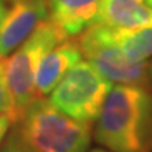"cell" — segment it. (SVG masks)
<instances>
[{"label":"cell","mask_w":152,"mask_h":152,"mask_svg":"<svg viewBox=\"0 0 152 152\" xmlns=\"http://www.w3.org/2000/svg\"><path fill=\"white\" fill-rule=\"evenodd\" d=\"M111 82L87 61H79L51 92V103L79 121L92 124L100 114Z\"/></svg>","instance_id":"obj_5"},{"label":"cell","mask_w":152,"mask_h":152,"mask_svg":"<svg viewBox=\"0 0 152 152\" xmlns=\"http://www.w3.org/2000/svg\"><path fill=\"white\" fill-rule=\"evenodd\" d=\"M3 56H0V115H7L10 121L14 120V110H13V100H11L9 87L6 83L4 76V65H3Z\"/></svg>","instance_id":"obj_11"},{"label":"cell","mask_w":152,"mask_h":152,"mask_svg":"<svg viewBox=\"0 0 152 152\" xmlns=\"http://www.w3.org/2000/svg\"><path fill=\"white\" fill-rule=\"evenodd\" d=\"M80 58L82 52L76 41L65 39L48 51L41 58L35 72V99L44 97L52 92L61 79L66 75V72L76 65Z\"/></svg>","instance_id":"obj_7"},{"label":"cell","mask_w":152,"mask_h":152,"mask_svg":"<svg viewBox=\"0 0 152 152\" xmlns=\"http://www.w3.org/2000/svg\"><path fill=\"white\" fill-rule=\"evenodd\" d=\"M0 152H37L28 142L23 138L18 130H14L10 135L6 138L4 144L0 148Z\"/></svg>","instance_id":"obj_12"},{"label":"cell","mask_w":152,"mask_h":152,"mask_svg":"<svg viewBox=\"0 0 152 152\" xmlns=\"http://www.w3.org/2000/svg\"><path fill=\"white\" fill-rule=\"evenodd\" d=\"M10 118L7 115H0V144L4 140L6 134L9 131V125H10Z\"/></svg>","instance_id":"obj_13"},{"label":"cell","mask_w":152,"mask_h":152,"mask_svg":"<svg viewBox=\"0 0 152 152\" xmlns=\"http://www.w3.org/2000/svg\"><path fill=\"white\" fill-rule=\"evenodd\" d=\"M66 38L59 27L44 20L30 37L17 47L10 58L3 59L6 83L13 100V123H20L27 107L35 99L34 80L41 58Z\"/></svg>","instance_id":"obj_3"},{"label":"cell","mask_w":152,"mask_h":152,"mask_svg":"<svg viewBox=\"0 0 152 152\" xmlns=\"http://www.w3.org/2000/svg\"><path fill=\"white\" fill-rule=\"evenodd\" d=\"M111 34L130 59L145 61L152 56V23L135 28H111Z\"/></svg>","instance_id":"obj_10"},{"label":"cell","mask_w":152,"mask_h":152,"mask_svg":"<svg viewBox=\"0 0 152 152\" xmlns=\"http://www.w3.org/2000/svg\"><path fill=\"white\" fill-rule=\"evenodd\" d=\"M102 3L103 0H48L49 21L66 37H75L99 21Z\"/></svg>","instance_id":"obj_8"},{"label":"cell","mask_w":152,"mask_h":152,"mask_svg":"<svg viewBox=\"0 0 152 152\" xmlns=\"http://www.w3.org/2000/svg\"><path fill=\"white\" fill-rule=\"evenodd\" d=\"M145 3H147L148 6H149V7H151L152 9V0H145Z\"/></svg>","instance_id":"obj_17"},{"label":"cell","mask_w":152,"mask_h":152,"mask_svg":"<svg viewBox=\"0 0 152 152\" xmlns=\"http://www.w3.org/2000/svg\"><path fill=\"white\" fill-rule=\"evenodd\" d=\"M48 16V0H9L0 21V56L26 41Z\"/></svg>","instance_id":"obj_6"},{"label":"cell","mask_w":152,"mask_h":152,"mask_svg":"<svg viewBox=\"0 0 152 152\" xmlns=\"http://www.w3.org/2000/svg\"><path fill=\"white\" fill-rule=\"evenodd\" d=\"M76 42L82 56L107 80L115 82L117 85L151 86L148 64L145 61L130 59L114 41L110 27L96 23L79 34Z\"/></svg>","instance_id":"obj_4"},{"label":"cell","mask_w":152,"mask_h":152,"mask_svg":"<svg viewBox=\"0 0 152 152\" xmlns=\"http://www.w3.org/2000/svg\"><path fill=\"white\" fill-rule=\"evenodd\" d=\"M89 152H110V151H106V149H102V148H93Z\"/></svg>","instance_id":"obj_16"},{"label":"cell","mask_w":152,"mask_h":152,"mask_svg":"<svg viewBox=\"0 0 152 152\" xmlns=\"http://www.w3.org/2000/svg\"><path fill=\"white\" fill-rule=\"evenodd\" d=\"M94 140L110 152H152V92L115 85L96 118Z\"/></svg>","instance_id":"obj_1"},{"label":"cell","mask_w":152,"mask_h":152,"mask_svg":"<svg viewBox=\"0 0 152 152\" xmlns=\"http://www.w3.org/2000/svg\"><path fill=\"white\" fill-rule=\"evenodd\" d=\"M148 73H149V80H151V85H152V62L148 64Z\"/></svg>","instance_id":"obj_15"},{"label":"cell","mask_w":152,"mask_h":152,"mask_svg":"<svg viewBox=\"0 0 152 152\" xmlns=\"http://www.w3.org/2000/svg\"><path fill=\"white\" fill-rule=\"evenodd\" d=\"M7 4H9V0H0V21H1V18H3L6 14Z\"/></svg>","instance_id":"obj_14"},{"label":"cell","mask_w":152,"mask_h":152,"mask_svg":"<svg viewBox=\"0 0 152 152\" xmlns=\"http://www.w3.org/2000/svg\"><path fill=\"white\" fill-rule=\"evenodd\" d=\"M18 131L37 152H86L92 141L89 123L65 114L44 97L31 102Z\"/></svg>","instance_id":"obj_2"},{"label":"cell","mask_w":152,"mask_h":152,"mask_svg":"<svg viewBox=\"0 0 152 152\" xmlns=\"http://www.w3.org/2000/svg\"><path fill=\"white\" fill-rule=\"evenodd\" d=\"M111 28H135L152 23V9L145 0H103L100 18Z\"/></svg>","instance_id":"obj_9"}]
</instances>
